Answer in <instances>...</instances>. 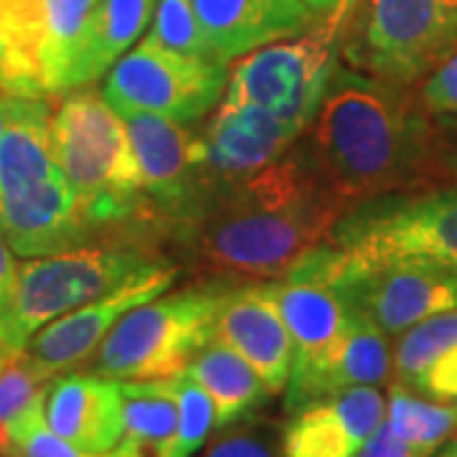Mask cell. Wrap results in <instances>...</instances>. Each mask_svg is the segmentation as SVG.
<instances>
[{"instance_id":"cell-12","label":"cell","mask_w":457,"mask_h":457,"mask_svg":"<svg viewBox=\"0 0 457 457\" xmlns=\"http://www.w3.org/2000/svg\"><path fill=\"white\" fill-rule=\"evenodd\" d=\"M176 279H179V267L161 257L153 267L114 287L112 293L102 295L82 308L51 320L49 326L33 333L31 341L23 345V351L51 378L66 374L89 361V356L99 348V343L104 341V336L125 312L170 290Z\"/></svg>"},{"instance_id":"cell-30","label":"cell","mask_w":457,"mask_h":457,"mask_svg":"<svg viewBox=\"0 0 457 457\" xmlns=\"http://www.w3.org/2000/svg\"><path fill=\"white\" fill-rule=\"evenodd\" d=\"M143 41L180 56L209 59L194 0H158Z\"/></svg>"},{"instance_id":"cell-36","label":"cell","mask_w":457,"mask_h":457,"mask_svg":"<svg viewBox=\"0 0 457 457\" xmlns=\"http://www.w3.org/2000/svg\"><path fill=\"white\" fill-rule=\"evenodd\" d=\"M303 3H305L318 18H326L330 16V13H336V11H341V8H353L359 0H303Z\"/></svg>"},{"instance_id":"cell-3","label":"cell","mask_w":457,"mask_h":457,"mask_svg":"<svg viewBox=\"0 0 457 457\" xmlns=\"http://www.w3.org/2000/svg\"><path fill=\"white\" fill-rule=\"evenodd\" d=\"M54 155L77 201V212L95 234L132 219L145 206V188L128 125L99 92H66L51 117Z\"/></svg>"},{"instance_id":"cell-2","label":"cell","mask_w":457,"mask_h":457,"mask_svg":"<svg viewBox=\"0 0 457 457\" xmlns=\"http://www.w3.org/2000/svg\"><path fill=\"white\" fill-rule=\"evenodd\" d=\"M402 87L336 66L323 102L297 147L343 212L404 186L425 161V122Z\"/></svg>"},{"instance_id":"cell-6","label":"cell","mask_w":457,"mask_h":457,"mask_svg":"<svg viewBox=\"0 0 457 457\" xmlns=\"http://www.w3.org/2000/svg\"><path fill=\"white\" fill-rule=\"evenodd\" d=\"M351 11L353 8H341L300 36L239 56L228 71L221 102L262 107L303 135L315 120L328 82L338 66V44Z\"/></svg>"},{"instance_id":"cell-13","label":"cell","mask_w":457,"mask_h":457,"mask_svg":"<svg viewBox=\"0 0 457 457\" xmlns=\"http://www.w3.org/2000/svg\"><path fill=\"white\" fill-rule=\"evenodd\" d=\"M394 371L389 338L366 312L351 308V320L326 356L295 369L287 381L285 409L293 414L318 399L356 386H381Z\"/></svg>"},{"instance_id":"cell-15","label":"cell","mask_w":457,"mask_h":457,"mask_svg":"<svg viewBox=\"0 0 457 457\" xmlns=\"http://www.w3.org/2000/svg\"><path fill=\"white\" fill-rule=\"evenodd\" d=\"M300 135L254 104L221 102L201 132L206 176L213 191L237 183L285 155Z\"/></svg>"},{"instance_id":"cell-26","label":"cell","mask_w":457,"mask_h":457,"mask_svg":"<svg viewBox=\"0 0 457 457\" xmlns=\"http://www.w3.org/2000/svg\"><path fill=\"white\" fill-rule=\"evenodd\" d=\"M122 392V440L143 457H170L179 435V399L168 378L120 381Z\"/></svg>"},{"instance_id":"cell-39","label":"cell","mask_w":457,"mask_h":457,"mask_svg":"<svg viewBox=\"0 0 457 457\" xmlns=\"http://www.w3.org/2000/svg\"><path fill=\"white\" fill-rule=\"evenodd\" d=\"M8 353H11V348H5V345L0 343V369H3V363L8 359Z\"/></svg>"},{"instance_id":"cell-24","label":"cell","mask_w":457,"mask_h":457,"mask_svg":"<svg viewBox=\"0 0 457 457\" xmlns=\"http://www.w3.org/2000/svg\"><path fill=\"white\" fill-rule=\"evenodd\" d=\"M41 0H0V92L46 97L41 82Z\"/></svg>"},{"instance_id":"cell-9","label":"cell","mask_w":457,"mask_h":457,"mask_svg":"<svg viewBox=\"0 0 457 457\" xmlns=\"http://www.w3.org/2000/svg\"><path fill=\"white\" fill-rule=\"evenodd\" d=\"M287 278L318 279L366 312L386 336H402L432 315L457 311V270L432 264H348L328 245Z\"/></svg>"},{"instance_id":"cell-1","label":"cell","mask_w":457,"mask_h":457,"mask_svg":"<svg viewBox=\"0 0 457 457\" xmlns=\"http://www.w3.org/2000/svg\"><path fill=\"white\" fill-rule=\"evenodd\" d=\"M343 213L303 153L290 147L275 163L213 191L180 227L213 272L278 279L326 245Z\"/></svg>"},{"instance_id":"cell-20","label":"cell","mask_w":457,"mask_h":457,"mask_svg":"<svg viewBox=\"0 0 457 457\" xmlns=\"http://www.w3.org/2000/svg\"><path fill=\"white\" fill-rule=\"evenodd\" d=\"M257 287L272 300L293 338V371L326 356L348 328L351 305L318 279H260Z\"/></svg>"},{"instance_id":"cell-14","label":"cell","mask_w":457,"mask_h":457,"mask_svg":"<svg viewBox=\"0 0 457 457\" xmlns=\"http://www.w3.org/2000/svg\"><path fill=\"white\" fill-rule=\"evenodd\" d=\"M0 237L23 260L84 246L95 234L77 212L64 173L0 196Z\"/></svg>"},{"instance_id":"cell-19","label":"cell","mask_w":457,"mask_h":457,"mask_svg":"<svg viewBox=\"0 0 457 457\" xmlns=\"http://www.w3.org/2000/svg\"><path fill=\"white\" fill-rule=\"evenodd\" d=\"M44 417L59 437L82 450H112L125 432L120 381L89 371L56 376L46 392Z\"/></svg>"},{"instance_id":"cell-32","label":"cell","mask_w":457,"mask_h":457,"mask_svg":"<svg viewBox=\"0 0 457 457\" xmlns=\"http://www.w3.org/2000/svg\"><path fill=\"white\" fill-rule=\"evenodd\" d=\"M204 457H282V437L270 427H239L216 437Z\"/></svg>"},{"instance_id":"cell-21","label":"cell","mask_w":457,"mask_h":457,"mask_svg":"<svg viewBox=\"0 0 457 457\" xmlns=\"http://www.w3.org/2000/svg\"><path fill=\"white\" fill-rule=\"evenodd\" d=\"M392 374L420 396L457 402V311L404 330L394 348Z\"/></svg>"},{"instance_id":"cell-22","label":"cell","mask_w":457,"mask_h":457,"mask_svg":"<svg viewBox=\"0 0 457 457\" xmlns=\"http://www.w3.org/2000/svg\"><path fill=\"white\" fill-rule=\"evenodd\" d=\"M158 0H102L92 16L79 56L69 74V92L104 77L147 31Z\"/></svg>"},{"instance_id":"cell-5","label":"cell","mask_w":457,"mask_h":457,"mask_svg":"<svg viewBox=\"0 0 457 457\" xmlns=\"http://www.w3.org/2000/svg\"><path fill=\"white\" fill-rule=\"evenodd\" d=\"M326 245L348 264L457 270V188L363 201L336 221Z\"/></svg>"},{"instance_id":"cell-23","label":"cell","mask_w":457,"mask_h":457,"mask_svg":"<svg viewBox=\"0 0 457 457\" xmlns=\"http://www.w3.org/2000/svg\"><path fill=\"white\" fill-rule=\"evenodd\" d=\"M186 374L212 396L216 429L242 422L270 396L257 371L239 353L213 338L194 356Z\"/></svg>"},{"instance_id":"cell-34","label":"cell","mask_w":457,"mask_h":457,"mask_svg":"<svg viewBox=\"0 0 457 457\" xmlns=\"http://www.w3.org/2000/svg\"><path fill=\"white\" fill-rule=\"evenodd\" d=\"M356 457H414L409 450V445L396 432H394L389 422L384 420L381 427L369 437V442L359 450Z\"/></svg>"},{"instance_id":"cell-29","label":"cell","mask_w":457,"mask_h":457,"mask_svg":"<svg viewBox=\"0 0 457 457\" xmlns=\"http://www.w3.org/2000/svg\"><path fill=\"white\" fill-rule=\"evenodd\" d=\"M46 402V399H44ZM44 402H38L36 407L29 409L18 425L11 429V447L8 457H143L140 450L130 445L128 440H120L117 447L104 450V453H92L82 450L64 437H59L44 417Z\"/></svg>"},{"instance_id":"cell-8","label":"cell","mask_w":457,"mask_h":457,"mask_svg":"<svg viewBox=\"0 0 457 457\" xmlns=\"http://www.w3.org/2000/svg\"><path fill=\"white\" fill-rule=\"evenodd\" d=\"M343 51L378 82L414 84L457 51V0H361Z\"/></svg>"},{"instance_id":"cell-25","label":"cell","mask_w":457,"mask_h":457,"mask_svg":"<svg viewBox=\"0 0 457 457\" xmlns=\"http://www.w3.org/2000/svg\"><path fill=\"white\" fill-rule=\"evenodd\" d=\"M99 3L102 0H41L38 66L46 97H59L69 92V74Z\"/></svg>"},{"instance_id":"cell-4","label":"cell","mask_w":457,"mask_h":457,"mask_svg":"<svg viewBox=\"0 0 457 457\" xmlns=\"http://www.w3.org/2000/svg\"><path fill=\"white\" fill-rule=\"evenodd\" d=\"M224 282L158 295L128 311L84 363L89 374L114 381H153L183 374L213 338Z\"/></svg>"},{"instance_id":"cell-35","label":"cell","mask_w":457,"mask_h":457,"mask_svg":"<svg viewBox=\"0 0 457 457\" xmlns=\"http://www.w3.org/2000/svg\"><path fill=\"white\" fill-rule=\"evenodd\" d=\"M18 267L21 264H16V260H13V249L0 237V315L8 311L13 293H16Z\"/></svg>"},{"instance_id":"cell-10","label":"cell","mask_w":457,"mask_h":457,"mask_svg":"<svg viewBox=\"0 0 457 457\" xmlns=\"http://www.w3.org/2000/svg\"><path fill=\"white\" fill-rule=\"evenodd\" d=\"M227 82L224 64L140 41L110 69L102 97L117 114L153 112L194 125L221 104Z\"/></svg>"},{"instance_id":"cell-37","label":"cell","mask_w":457,"mask_h":457,"mask_svg":"<svg viewBox=\"0 0 457 457\" xmlns=\"http://www.w3.org/2000/svg\"><path fill=\"white\" fill-rule=\"evenodd\" d=\"M11 104H13V95H3V92H0V135H3V130H5V122H8Z\"/></svg>"},{"instance_id":"cell-38","label":"cell","mask_w":457,"mask_h":457,"mask_svg":"<svg viewBox=\"0 0 457 457\" xmlns=\"http://www.w3.org/2000/svg\"><path fill=\"white\" fill-rule=\"evenodd\" d=\"M437 457H457V442H450L445 450H440V455Z\"/></svg>"},{"instance_id":"cell-17","label":"cell","mask_w":457,"mask_h":457,"mask_svg":"<svg viewBox=\"0 0 457 457\" xmlns=\"http://www.w3.org/2000/svg\"><path fill=\"white\" fill-rule=\"evenodd\" d=\"M194 8L209 59L224 66L320 21L303 0H194Z\"/></svg>"},{"instance_id":"cell-16","label":"cell","mask_w":457,"mask_h":457,"mask_svg":"<svg viewBox=\"0 0 457 457\" xmlns=\"http://www.w3.org/2000/svg\"><path fill=\"white\" fill-rule=\"evenodd\" d=\"M386 420L378 386H356L293 411L282 432V457H356Z\"/></svg>"},{"instance_id":"cell-31","label":"cell","mask_w":457,"mask_h":457,"mask_svg":"<svg viewBox=\"0 0 457 457\" xmlns=\"http://www.w3.org/2000/svg\"><path fill=\"white\" fill-rule=\"evenodd\" d=\"M168 381L179 399V435L170 457H194L213 429L212 396L186 371L170 376Z\"/></svg>"},{"instance_id":"cell-18","label":"cell","mask_w":457,"mask_h":457,"mask_svg":"<svg viewBox=\"0 0 457 457\" xmlns=\"http://www.w3.org/2000/svg\"><path fill=\"white\" fill-rule=\"evenodd\" d=\"M213 341H221L239 353L257 371L270 394L287 389L295 363L293 338L257 282L228 287L216 312Z\"/></svg>"},{"instance_id":"cell-33","label":"cell","mask_w":457,"mask_h":457,"mask_svg":"<svg viewBox=\"0 0 457 457\" xmlns=\"http://www.w3.org/2000/svg\"><path fill=\"white\" fill-rule=\"evenodd\" d=\"M422 99L432 112H457V51L429 74Z\"/></svg>"},{"instance_id":"cell-7","label":"cell","mask_w":457,"mask_h":457,"mask_svg":"<svg viewBox=\"0 0 457 457\" xmlns=\"http://www.w3.org/2000/svg\"><path fill=\"white\" fill-rule=\"evenodd\" d=\"M158 260L132 246H77L26 260L13 300L0 315V343L21 351L51 320L112 293Z\"/></svg>"},{"instance_id":"cell-11","label":"cell","mask_w":457,"mask_h":457,"mask_svg":"<svg viewBox=\"0 0 457 457\" xmlns=\"http://www.w3.org/2000/svg\"><path fill=\"white\" fill-rule=\"evenodd\" d=\"M120 117L130 132L147 201L179 224L196 216L213 194L201 132L153 112H125Z\"/></svg>"},{"instance_id":"cell-28","label":"cell","mask_w":457,"mask_h":457,"mask_svg":"<svg viewBox=\"0 0 457 457\" xmlns=\"http://www.w3.org/2000/svg\"><path fill=\"white\" fill-rule=\"evenodd\" d=\"M51 381L54 378L44 374L23 348L8 353L0 369V457H8L11 429L29 409L46 399Z\"/></svg>"},{"instance_id":"cell-27","label":"cell","mask_w":457,"mask_h":457,"mask_svg":"<svg viewBox=\"0 0 457 457\" xmlns=\"http://www.w3.org/2000/svg\"><path fill=\"white\" fill-rule=\"evenodd\" d=\"M386 422L414 457H432L457 432V402H435L394 381L386 399Z\"/></svg>"}]
</instances>
